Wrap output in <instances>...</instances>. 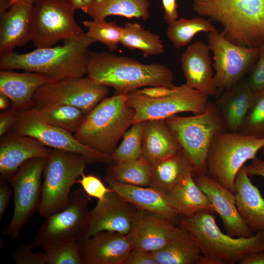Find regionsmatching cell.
<instances>
[{
	"mask_svg": "<svg viewBox=\"0 0 264 264\" xmlns=\"http://www.w3.org/2000/svg\"><path fill=\"white\" fill-rule=\"evenodd\" d=\"M224 91L214 103L227 130L231 132H239L256 94L247 82L239 83Z\"/></svg>",
	"mask_w": 264,
	"mask_h": 264,
	"instance_id": "cell-26",
	"label": "cell"
},
{
	"mask_svg": "<svg viewBox=\"0 0 264 264\" xmlns=\"http://www.w3.org/2000/svg\"><path fill=\"white\" fill-rule=\"evenodd\" d=\"M195 175L193 177L195 182L207 196L216 213L220 216L226 234L233 237L252 236L254 233L239 213L234 193L207 174Z\"/></svg>",
	"mask_w": 264,
	"mask_h": 264,
	"instance_id": "cell-17",
	"label": "cell"
},
{
	"mask_svg": "<svg viewBox=\"0 0 264 264\" xmlns=\"http://www.w3.org/2000/svg\"><path fill=\"white\" fill-rule=\"evenodd\" d=\"M239 132L250 136H264V91L256 94Z\"/></svg>",
	"mask_w": 264,
	"mask_h": 264,
	"instance_id": "cell-39",
	"label": "cell"
},
{
	"mask_svg": "<svg viewBox=\"0 0 264 264\" xmlns=\"http://www.w3.org/2000/svg\"><path fill=\"white\" fill-rule=\"evenodd\" d=\"M193 171L192 165L181 149L173 155L152 164L150 186L165 194Z\"/></svg>",
	"mask_w": 264,
	"mask_h": 264,
	"instance_id": "cell-29",
	"label": "cell"
},
{
	"mask_svg": "<svg viewBox=\"0 0 264 264\" xmlns=\"http://www.w3.org/2000/svg\"><path fill=\"white\" fill-rule=\"evenodd\" d=\"M0 141V173L1 179H8L27 160L48 157L52 150L30 136L13 132L1 136Z\"/></svg>",
	"mask_w": 264,
	"mask_h": 264,
	"instance_id": "cell-20",
	"label": "cell"
},
{
	"mask_svg": "<svg viewBox=\"0 0 264 264\" xmlns=\"http://www.w3.org/2000/svg\"><path fill=\"white\" fill-rule=\"evenodd\" d=\"M239 264H264V251L250 253L242 258Z\"/></svg>",
	"mask_w": 264,
	"mask_h": 264,
	"instance_id": "cell-48",
	"label": "cell"
},
{
	"mask_svg": "<svg viewBox=\"0 0 264 264\" xmlns=\"http://www.w3.org/2000/svg\"><path fill=\"white\" fill-rule=\"evenodd\" d=\"M179 229V225L156 214L138 208L127 236L133 248L153 252L165 246Z\"/></svg>",
	"mask_w": 264,
	"mask_h": 264,
	"instance_id": "cell-18",
	"label": "cell"
},
{
	"mask_svg": "<svg viewBox=\"0 0 264 264\" xmlns=\"http://www.w3.org/2000/svg\"><path fill=\"white\" fill-rule=\"evenodd\" d=\"M152 164L142 156L138 159L112 163L107 178L117 182L139 186H150Z\"/></svg>",
	"mask_w": 264,
	"mask_h": 264,
	"instance_id": "cell-33",
	"label": "cell"
},
{
	"mask_svg": "<svg viewBox=\"0 0 264 264\" xmlns=\"http://www.w3.org/2000/svg\"><path fill=\"white\" fill-rule=\"evenodd\" d=\"M36 109L39 115L46 123L73 134L86 115L80 109L65 104H50Z\"/></svg>",
	"mask_w": 264,
	"mask_h": 264,
	"instance_id": "cell-34",
	"label": "cell"
},
{
	"mask_svg": "<svg viewBox=\"0 0 264 264\" xmlns=\"http://www.w3.org/2000/svg\"><path fill=\"white\" fill-rule=\"evenodd\" d=\"M12 191L6 180L0 179V220L3 216L12 196Z\"/></svg>",
	"mask_w": 264,
	"mask_h": 264,
	"instance_id": "cell-46",
	"label": "cell"
},
{
	"mask_svg": "<svg viewBox=\"0 0 264 264\" xmlns=\"http://www.w3.org/2000/svg\"><path fill=\"white\" fill-rule=\"evenodd\" d=\"M76 183L81 184L88 196L98 200L104 199L108 193L113 191L110 188L106 187L99 178L93 175H86L84 173Z\"/></svg>",
	"mask_w": 264,
	"mask_h": 264,
	"instance_id": "cell-40",
	"label": "cell"
},
{
	"mask_svg": "<svg viewBox=\"0 0 264 264\" xmlns=\"http://www.w3.org/2000/svg\"><path fill=\"white\" fill-rule=\"evenodd\" d=\"M30 244L17 248L13 253V258L17 264H46L44 251H33Z\"/></svg>",
	"mask_w": 264,
	"mask_h": 264,
	"instance_id": "cell-41",
	"label": "cell"
},
{
	"mask_svg": "<svg viewBox=\"0 0 264 264\" xmlns=\"http://www.w3.org/2000/svg\"><path fill=\"white\" fill-rule=\"evenodd\" d=\"M158 264H200V249L190 234L180 226L173 239L163 248L151 252Z\"/></svg>",
	"mask_w": 264,
	"mask_h": 264,
	"instance_id": "cell-30",
	"label": "cell"
},
{
	"mask_svg": "<svg viewBox=\"0 0 264 264\" xmlns=\"http://www.w3.org/2000/svg\"><path fill=\"white\" fill-rule=\"evenodd\" d=\"M125 264H158L151 252L138 248H133Z\"/></svg>",
	"mask_w": 264,
	"mask_h": 264,
	"instance_id": "cell-43",
	"label": "cell"
},
{
	"mask_svg": "<svg viewBox=\"0 0 264 264\" xmlns=\"http://www.w3.org/2000/svg\"><path fill=\"white\" fill-rule=\"evenodd\" d=\"M32 7L33 4L18 0L0 15V56L30 41Z\"/></svg>",
	"mask_w": 264,
	"mask_h": 264,
	"instance_id": "cell-22",
	"label": "cell"
},
{
	"mask_svg": "<svg viewBox=\"0 0 264 264\" xmlns=\"http://www.w3.org/2000/svg\"><path fill=\"white\" fill-rule=\"evenodd\" d=\"M89 196L83 189L70 194L66 207L45 218L33 241V248L42 249L54 245L85 239L90 220Z\"/></svg>",
	"mask_w": 264,
	"mask_h": 264,
	"instance_id": "cell-9",
	"label": "cell"
},
{
	"mask_svg": "<svg viewBox=\"0 0 264 264\" xmlns=\"http://www.w3.org/2000/svg\"><path fill=\"white\" fill-rule=\"evenodd\" d=\"M43 250L46 264H84L76 241L54 245Z\"/></svg>",
	"mask_w": 264,
	"mask_h": 264,
	"instance_id": "cell-38",
	"label": "cell"
},
{
	"mask_svg": "<svg viewBox=\"0 0 264 264\" xmlns=\"http://www.w3.org/2000/svg\"><path fill=\"white\" fill-rule=\"evenodd\" d=\"M48 157H37L24 162L8 179L14 192L12 218L5 230L15 240L40 204L41 178Z\"/></svg>",
	"mask_w": 264,
	"mask_h": 264,
	"instance_id": "cell-12",
	"label": "cell"
},
{
	"mask_svg": "<svg viewBox=\"0 0 264 264\" xmlns=\"http://www.w3.org/2000/svg\"><path fill=\"white\" fill-rule=\"evenodd\" d=\"M264 147V137L224 132L217 134L209 148L206 174L234 193L236 175L248 160L256 157Z\"/></svg>",
	"mask_w": 264,
	"mask_h": 264,
	"instance_id": "cell-7",
	"label": "cell"
},
{
	"mask_svg": "<svg viewBox=\"0 0 264 264\" xmlns=\"http://www.w3.org/2000/svg\"><path fill=\"white\" fill-rule=\"evenodd\" d=\"M209 101V96L184 84L178 86L173 93L159 97H146L132 91L127 94L126 104L135 111L134 124L165 119L180 112L200 113L206 110Z\"/></svg>",
	"mask_w": 264,
	"mask_h": 264,
	"instance_id": "cell-11",
	"label": "cell"
},
{
	"mask_svg": "<svg viewBox=\"0 0 264 264\" xmlns=\"http://www.w3.org/2000/svg\"><path fill=\"white\" fill-rule=\"evenodd\" d=\"M84 264H125L133 247L127 235L98 232L77 242Z\"/></svg>",
	"mask_w": 264,
	"mask_h": 264,
	"instance_id": "cell-19",
	"label": "cell"
},
{
	"mask_svg": "<svg viewBox=\"0 0 264 264\" xmlns=\"http://www.w3.org/2000/svg\"><path fill=\"white\" fill-rule=\"evenodd\" d=\"M262 153H263V154L264 156V147L262 148Z\"/></svg>",
	"mask_w": 264,
	"mask_h": 264,
	"instance_id": "cell-53",
	"label": "cell"
},
{
	"mask_svg": "<svg viewBox=\"0 0 264 264\" xmlns=\"http://www.w3.org/2000/svg\"></svg>",
	"mask_w": 264,
	"mask_h": 264,
	"instance_id": "cell-54",
	"label": "cell"
},
{
	"mask_svg": "<svg viewBox=\"0 0 264 264\" xmlns=\"http://www.w3.org/2000/svg\"><path fill=\"white\" fill-rule=\"evenodd\" d=\"M193 6L201 17L219 22L221 33L233 44H264V0H193Z\"/></svg>",
	"mask_w": 264,
	"mask_h": 264,
	"instance_id": "cell-4",
	"label": "cell"
},
{
	"mask_svg": "<svg viewBox=\"0 0 264 264\" xmlns=\"http://www.w3.org/2000/svg\"><path fill=\"white\" fill-rule=\"evenodd\" d=\"M11 129L16 133L34 138L49 148L79 154L88 163L110 164L112 161L110 155L93 150L80 143L73 134L46 123L35 108L20 111Z\"/></svg>",
	"mask_w": 264,
	"mask_h": 264,
	"instance_id": "cell-15",
	"label": "cell"
},
{
	"mask_svg": "<svg viewBox=\"0 0 264 264\" xmlns=\"http://www.w3.org/2000/svg\"><path fill=\"white\" fill-rule=\"evenodd\" d=\"M74 11L67 0H37L33 4L30 41L36 48H43L85 36Z\"/></svg>",
	"mask_w": 264,
	"mask_h": 264,
	"instance_id": "cell-10",
	"label": "cell"
},
{
	"mask_svg": "<svg viewBox=\"0 0 264 264\" xmlns=\"http://www.w3.org/2000/svg\"><path fill=\"white\" fill-rule=\"evenodd\" d=\"M11 1V0H0V15L8 9Z\"/></svg>",
	"mask_w": 264,
	"mask_h": 264,
	"instance_id": "cell-51",
	"label": "cell"
},
{
	"mask_svg": "<svg viewBox=\"0 0 264 264\" xmlns=\"http://www.w3.org/2000/svg\"><path fill=\"white\" fill-rule=\"evenodd\" d=\"M234 189L237 208L244 221L254 234L264 232V199L251 182L245 165L236 175Z\"/></svg>",
	"mask_w": 264,
	"mask_h": 264,
	"instance_id": "cell-25",
	"label": "cell"
},
{
	"mask_svg": "<svg viewBox=\"0 0 264 264\" xmlns=\"http://www.w3.org/2000/svg\"><path fill=\"white\" fill-rule=\"evenodd\" d=\"M95 43L85 35L63 41L61 46L36 48L22 54L12 52L0 56V69H22L51 79L83 77L87 74L89 48Z\"/></svg>",
	"mask_w": 264,
	"mask_h": 264,
	"instance_id": "cell-2",
	"label": "cell"
},
{
	"mask_svg": "<svg viewBox=\"0 0 264 264\" xmlns=\"http://www.w3.org/2000/svg\"><path fill=\"white\" fill-rule=\"evenodd\" d=\"M247 82L255 94L264 91V44Z\"/></svg>",
	"mask_w": 264,
	"mask_h": 264,
	"instance_id": "cell-42",
	"label": "cell"
},
{
	"mask_svg": "<svg viewBox=\"0 0 264 264\" xmlns=\"http://www.w3.org/2000/svg\"><path fill=\"white\" fill-rule=\"evenodd\" d=\"M142 157L151 164L167 158L181 149L165 119L145 121Z\"/></svg>",
	"mask_w": 264,
	"mask_h": 264,
	"instance_id": "cell-27",
	"label": "cell"
},
{
	"mask_svg": "<svg viewBox=\"0 0 264 264\" xmlns=\"http://www.w3.org/2000/svg\"><path fill=\"white\" fill-rule=\"evenodd\" d=\"M216 214L204 211L180 219L179 225L190 234L200 249V264H238L250 253L264 251V232L248 238L231 237L217 225Z\"/></svg>",
	"mask_w": 264,
	"mask_h": 264,
	"instance_id": "cell-3",
	"label": "cell"
},
{
	"mask_svg": "<svg viewBox=\"0 0 264 264\" xmlns=\"http://www.w3.org/2000/svg\"><path fill=\"white\" fill-rule=\"evenodd\" d=\"M145 121L132 126L124 133L121 143L111 154V163H117L138 159L142 156V134Z\"/></svg>",
	"mask_w": 264,
	"mask_h": 264,
	"instance_id": "cell-37",
	"label": "cell"
},
{
	"mask_svg": "<svg viewBox=\"0 0 264 264\" xmlns=\"http://www.w3.org/2000/svg\"><path fill=\"white\" fill-rule=\"evenodd\" d=\"M181 148L189 158L195 174H206V160L214 137L228 131L215 103L209 101L203 112L165 119Z\"/></svg>",
	"mask_w": 264,
	"mask_h": 264,
	"instance_id": "cell-6",
	"label": "cell"
},
{
	"mask_svg": "<svg viewBox=\"0 0 264 264\" xmlns=\"http://www.w3.org/2000/svg\"><path fill=\"white\" fill-rule=\"evenodd\" d=\"M112 189L138 209L156 214L179 225L181 218L171 207L165 194L151 186H139L106 178Z\"/></svg>",
	"mask_w": 264,
	"mask_h": 264,
	"instance_id": "cell-23",
	"label": "cell"
},
{
	"mask_svg": "<svg viewBox=\"0 0 264 264\" xmlns=\"http://www.w3.org/2000/svg\"><path fill=\"white\" fill-rule=\"evenodd\" d=\"M150 6L148 0H94L86 14L93 20L106 19L113 15L147 21Z\"/></svg>",
	"mask_w": 264,
	"mask_h": 264,
	"instance_id": "cell-31",
	"label": "cell"
},
{
	"mask_svg": "<svg viewBox=\"0 0 264 264\" xmlns=\"http://www.w3.org/2000/svg\"><path fill=\"white\" fill-rule=\"evenodd\" d=\"M207 37L213 55L215 82L219 92L224 91L239 83L257 61L261 47H249L234 44L217 30L208 33Z\"/></svg>",
	"mask_w": 264,
	"mask_h": 264,
	"instance_id": "cell-14",
	"label": "cell"
},
{
	"mask_svg": "<svg viewBox=\"0 0 264 264\" xmlns=\"http://www.w3.org/2000/svg\"><path fill=\"white\" fill-rule=\"evenodd\" d=\"M94 0H67L75 10L79 9L87 13Z\"/></svg>",
	"mask_w": 264,
	"mask_h": 264,
	"instance_id": "cell-49",
	"label": "cell"
},
{
	"mask_svg": "<svg viewBox=\"0 0 264 264\" xmlns=\"http://www.w3.org/2000/svg\"><path fill=\"white\" fill-rule=\"evenodd\" d=\"M245 169L249 176H257L264 178V160L258 157L251 159L249 165H245Z\"/></svg>",
	"mask_w": 264,
	"mask_h": 264,
	"instance_id": "cell-47",
	"label": "cell"
},
{
	"mask_svg": "<svg viewBox=\"0 0 264 264\" xmlns=\"http://www.w3.org/2000/svg\"><path fill=\"white\" fill-rule=\"evenodd\" d=\"M87 76L107 87L115 94H127L142 87H176L172 70L165 64H143L112 53L90 52Z\"/></svg>",
	"mask_w": 264,
	"mask_h": 264,
	"instance_id": "cell-1",
	"label": "cell"
},
{
	"mask_svg": "<svg viewBox=\"0 0 264 264\" xmlns=\"http://www.w3.org/2000/svg\"><path fill=\"white\" fill-rule=\"evenodd\" d=\"M50 79L34 72L0 70V93L9 99L11 107L20 111L31 109L34 108L33 98L35 92Z\"/></svg>",
	"mask_w": 264,
	"mask_h": 264,
	"instance_id": "cell-24",
	"label": "cell"
},
{
	"mask_svg": "<svg viewBox=\"0 0 264 264\" xmlns=\"http://www.w3.org/2000/svg\"><path fill=\"white\" fill-rule=\"evenodd\" d=\"M83 23L87 28V36L106 45L110 52L117 49L121 43L123 29L122 26L118 25L115 21L92 19L84 21Z\"/></svg>",
	"mask_w": 264,
	"mask_h": 264,
	"instance_id": "cell-36",
	"label": "cell"
},
{
	"mask_svg": "<svg viewBox=\"0 0 264 264\" xmlns=\"http://www.w3.org/2000/svg\"><path fill=\"white\" fill-rule=\"evenodd\" d=\"M120 44L131 50L141 51L144 57L160 55L164 52L162 41L157 34L146 30L137 22H126L122 26Z\"/></svg>",
	"mask_w": 264,
	"mask_h": 264,
	"instance_id": "cell-32",
	"label": "cell"
},
{
	"mask_svg": "<svg viewBox=\"0 0 264 264\" xmlns=\"http://www.w3.org/2000/svg\"><path fill=\"white\" fill-rule=\"evenodd\" d=\"M126 99L127 94L104 98L85 116L74 137L93 150L111 155L133 124L135 111Z\"/></svg>",
	"mask_w": 264,
	"mask_h": 264,
	"instance_id": "cell-5",
	"label": "cell"
},
{
	"mask_svg": "<svg viewBox=\"0 0 264 264\" xmlns=\"http://www.w3.org/2000/svg\"><path fill=\"white\" fill-rule=\"evenodd\" d=\"M11 102L5 95L0 93V110H6L11 107Z\"/></svg>",
	"mask_w": 264,
	"mask_h": 264,
	"instance_id": "cell-50",
	"label": "cell"
},
{
	"mask_svg": "<svg viewBox=\"0 0 264 264\" xmlns=\"http://www.w3.org/2000/svg\"><path fill=\"white\" fill-rule=\"evenodd\" d=\"M137 208L113 190L98 200L91 211L85 239L101 231H110L128 235Z\"/></svg>",
	"mask_w": 264,
	"mask_h": 264,
	"instance_id": "cell-16",
	"label": "cell"
},
{
	"mask_svg": "<svg viewBox=\"0 0 264 264\" xmlns=\"http://www.w3.org/2000/svg\"><path fill=\"white\" fill-rule=\"evenodd\" d=\"M19 113V110L11 106L9 109L0 112V135L1 137L12 128L18 118Z\"/></svg>",
	"mask_w": 264,
	"mask_h": 264,
	"instance_id": "cell-44",
	"label": "cell"
},
{
	"mask_svg": "<svg viewBox=\"0 0 264 264\" xmlns=\"http://www.w3.org/2000/svg\"><path fill=\"white\" fill-rule=\"evenodd\" d=\"M165 195L170 205L180 218L189 217L204 211L216 212L207 196L195 182L193 172Z\"/></svg>",
	"mask_w": 264,
	"mask_h": 264,
	"instance_id": "cell-28",
	"label": "cell"
},
{
	"mask_svg": "<svg viewBox=\"0 0 264 264\" xmlns=\"http://www.w3.org/2000/svg\"><path fill=\"white\" fill-rule=\"evenodd\" d=\"M88 163L79 154L52 150L43 172L44 182L38 207L41 217L45 219L66 207L71 188L84 173Z\"/></svg>",
	"mask_w": 264,
	"mask_h": 264,
	"instance_id": "cell-8",
	"label": "cell"
},
{
	"mask_svg": "<svg viewBox=\"0 0 264 264\" xmlns=\"http://www.w3.org/2000/svg\"><path fill=\"white\" fill-rule=\"evenodd\" d=\"M217 29L209 20L202 17L177 19L168 24L167 36L176 48L187 45L195 36L202 32L207 33Z\"/></svg>",
	"mask_w": 264,
	"mask_h": 264,
	"instance_id": "cell-35",
	"label": "cell"
},
{
	"mask_svg": "<svg viewBox=\"0 0 264 264\" xmlns=\"http://www.w3.org/2000/svg\"><path fill=\"white\" fill-rule=\"evenodd\" d=\"M208 44L197 41L188 45L180 59L185 84L208 96L219 93L214 79Z\"/></svg>",
	"mask_w": 264,
	"mask_h": 264,
	"instance_id": "cell-21",
	"label": "cell"
},
{
	"mask_svg": "<svg viewBox=\"0 0 264 264\" xmlns=\"http://www.w3.org/2000/svg\"><path fill=\"white\" fill-rule=\"evenodd\" d=\"M109 93L107 86L89 77H67L50 79L35 92L34 108L60 104L72 106L86 115Z\"/></svg>",
	"mask_w": 264,
	"mask_h": 264,
	"instance_id": "cell-13",
	"label": "cell"
},
{
	"mask_svg": "<svg viewBox=\"0 0 264 264\" xmlns=\"http://www.w3.org/2000/svg\"><path fill=\"white\" fill-rule=\"evenodd\" d=\"M18 0H11L10 5L15 1ZM25 1H26L30 3L33 4L37 0H23Z\"/></svg>",
	"mask_w": 264,
	"mask_h": 264,
	"instance_id": "cell-52",
	"label": "cell"
},
{
	"mask_svg": "<svg viewBox=\"0 0 264 264\" xmlns=\"http://www.w3.org/2000/svg\"><path fill=\"white\" fill-rule=\"evenodd\" d=\"M164 10V19L169 24L178 19L176 0H161Z\"/></svg>",
	"mask_w": 264,
	"mask_h": 264,
	"instance_id": "cell-45",
	"label": "cell"
}]
</instances>
